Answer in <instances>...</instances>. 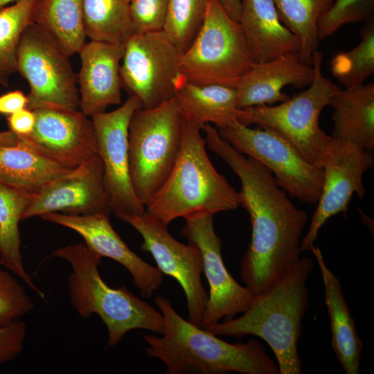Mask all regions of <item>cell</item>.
<instances>
[{
    "instance_id": "obj_3",
    "label": "cell",
    "mask_w": 374,
    "mask_h": 374,
    "mask_svg": "<svg viewBox=\"0 0 374 374\" xmlns=\"http://www.w3.org/2000/svg\"><path fill=\"white\" fill-rule=\"evenodd\" d=\"M313 268L311 258L301 257L267 290L254 295L241 316L219 322L210 330L217 336L259 337L272 350L279 374L302 373L298 342L309 307L307 281Z\"/></svg>"
},
{
    "instance_id": "obj_15",
    "label": "cell",
    "mask_w": 374,
    "mask_h": 374,
    "mask_svg": "<svg viewBox=\"0 0 374 374\" xmlns=\"http://www.w3.org/2000/svg\"><path fill=\"white\" fill-rule=\"evenodd\" d=\"M140 107L139 99L129 96L116 109L91 117L103 164L104 184L114 214L139 215L145 212V206L133 188L129 168V125L134 112Z\"/></svg>"
},
{
    "instance_id": "obj_16",
    "label": "cell",
    "mask_w": 374,
    "mask_h": 374,
    "mask_svg": "<svg viewBox=\"0 0 374 374\" xmlns=\"http://www.w3.org/2000/svg\"><path fill=\"white\" fill-rule=\"evenodd\" d=\"M33 111L35 115L33 132L18 137L33 150L72 170L98 155L93 121L82 111L60 108Z\"/></svg>"
},
{
    "instance_id": "obj_20",
    "label": "cell",
    "mask_w": 374,
    "mask_h": 374,
    "mask_svg": "<svg viewBox=\"0 0 374 374\" xmlns=\"http://www.w3.org/2000/svg\"><path fill=\"white\" fill-rule=\"evenodd\" d=\"M313 78V66L302 62L298 53L256 63L235 89L238 108L285 102L290 98L283 92L285 87L292 85L301 88L309 86Z\"/></svg>"
},
{
    "instance_id": "obj_12",
    "label": "cell",
    "mask_w": 374,
    "mask_h": 374,
    "mask_svg": "<svg viewBox=\"0 0 374 374\" xmlns=\"http://www.w3.org/2000/svg\"><path fill=\"white\" fill-rule=\"evenodd\" d=\"M114 215L140 233L141 248L151 253L158 269L179 283L186 299L188 320L200 326L208 294L201 280L203 261L197 247L177 241L168 232V224L146 211L139 215Z\"/></svg>"
},
{
    "instance_id": "obj_17",
    "label": "cell",
    "mask_w": 374,
    "mask_h": 374,
    "mask_svg": "<svg viewBox=\"0 0 374 374\" xmlns=\"http://www.w3.org/2000/svg\"><path fill=\"white\" fill-rule=\"evenodd\" d=\"M99 154L71 172L48 182L37 191L21 221L51 213L83 215L112 212Z\"/></svg>"
},
{
    "instance_id": "obj_25",
    "label": "cell",
    "mask_w": 374,
    "mask_h": 374,
    "mask_svg": "<svg viewBox=\"0 0 374 374\" xmlns=\"http://www.w3.org/2000/svg\"><path fill=\"white\" fill-rule=\"evenodd\" d=\"M35 193L0 180V265L45 299L44 293L27 273L21 251L19 222Z\"/></svg>"
},
{
    "instance_id": "obj_8",
    "label": "cell",
    "mask_w": 374,
    "mask_h": 374,
    "mask_svg": "<svg viewBox=\"0 0 374 374\" xmlns=\"http://www.w3.org/2000/svg\"><path fill=\"white\" fill-rule=\"evenodd\" d=\"M255 64L239 23L216 0H208L202 26L180 55L184 78L197 85L235 89Z\"/></svg>"
},
{
    "instance_id": "obj_42",
    "label": "cell",
    "mask_w": 374,
    "mask_h": 374,
    "mask_svg": "<svg viewBox=\"0 0 374 374\" xmlns=\"http://www.w3.org/2000/svg\"><path fill=\"white\" fill-rule=\"evenodd\" d=\"M130 2L132 1V0H128Z\"/></svg>"
},
{
    "instance_id": "obj_4",
    "label": "cell",
    "mask_w": 374,
    "mask_h": 374,
    "mask_svg": "<svg viewBox=\"0 0 374 374\" xmlns=\"http://www.w3.org/2000/svg\"><path fill=\"white\" fill-rule=\"evenodd\" d=\"M52 258L65 260L71 265L67 285L71 305L82 318L94 314L100 317L107 329L109 347L116 346L134 329L161 335L163 317L161 312L125 286L109 287L99 273L102 258L84 242L58 248L46 260Z\"/></svg>"
},
{
    "instance_id": "obj_32",
    "label": "cell",
    "mask_w": 374,
    "mask_h": 374,
    "mask_svg": "<svg viewBox=\"0 0 374 374\" xmlns=\"http://www.w3.org/2000/svg\"><path fill=\"white\" fill-rule=\"evenodd\" d=\"M208 0H168L163 28L181 55L190 46L204 23Z\"/></svg>"
},
{
    "instance_id": "obj_27",
    "label": "cell",
    "mask_w": 374,
    "mask_h": 374,
    "mask_svg": "<svg viewBox=\"0 0 374 374\" xmlns=\"http://www.w3.org/2000/svg\"><path fill=\"white\" fill-rule=\"evenodd\" d=\"M335 0H274L281 22L300 41V60L312 66L313 55L318 50L319 22Z\"/></svg>"
},
{
    "instance_id": "obj_34",
    "label": "cell",
    "mask_w": 374,
    "mask_h": 374,
    "mask_svg": "<svg viewBox=\"0 0 374 374\" xmlns=\"http://www.w3.org/2000/svg\"><path fill=\"white\" fill-rule=\"evenodd\" d=\"M11 271L0 269V326L19 319L34 308L24 285Z\"/></svg>"
},
{
    "instance_id": "obj_22",
    "label": "cell",
    "mask_w": 374,
    "mask_h": 374,
    "mask_svg": "<svg viewBox=\"0 0 374 374\" xmlns=\"http://www.w3.org/2000/svg\"><path fill=\"white\" fill-rule=\"evenodd\" d=\"M320 269L325 290V305L330 317L331 345L346 374H357L360 369L363 343L346 303L339 280L326 265L321 251L311 250Z\"/></svg>"
},
{
    "instance_id": "obj_39",
    "label": "cell",
    "mask_w": 374,
    "mask_h": 374,
    "mask_svg": "<svg viewBox=\"0 0 374 374\" xmlns=\"http://www.w3.org/2000/svg\"><path fill=\"white\" fill-rule=\"evenodd\" d=\"M226 12L235 21H239L241 0H216Z\"/></svg>"
},
{
    "instance_id": "obj_36",
    "label": "cell",
    "mask_w": 374,
    "mask_h": 374,
    "mask_svg": "<svg viewBox=\"0 0 374 374\" xmlns=\"http://www.w3.org/2000/svg\"><path fill=\"white\" fill-rule=\"evenodd\" d=\"M26 335V325L19 319L0 326V364L10 362L19 355Z\"/></svg>"
},
{
    "instance_id": "obj_14",
    "label": "cell",
    "mask_w": 374,
    "mask_h": 374,
    "mask_svg": "<svg viewBox=\"0 0 374 374\" xmlns=\"http://www.w3.org/2000/svg\"><path fill=\"white\" fill-rule=\"evenodd\" d=\"M374 164L371 151L332 137L322 164L324 179L317 207L301 240V252L312 249L321 228L332 216L345 212L352 195L363 199V175Z\"/></svg>"
},
{
    "instance_id": "obj_29",
    "label": "cell",
    "mask_w": 374,
    "mask_h": 374,
    "mask_svg": "<svg viewBox=\"0 0 374 374\" xmlns=\"http://www.w3.org/2000/svg\"><path fill=\"white\" fill-rule=\"evenodd\" d=\"M130 3L128 0H83L86 36L124 45L134 34Z\"/></svg>"
},
{
    "instance_id": "obj_7",
    "label": "cell",
    "mask_w": 374,
    "mask_h": 374,
    "mask_svg": "<svg viewBox=\"0 0 374 374\" xmlns=\"http://www.w3.org/2000/svg\"><path fill=\"white\" fill-rule=\"evenodd\" d=\"M184 119L175 97L133 114L128 130L130 178L145 206L165 181L178 157Z\"/></svg>"
},
{
    "instance_id": "obj_38",
    "label": "cell",
    "mask_w": 374,
    "mask_h": 374,
    "mask_svg": "<svg viewBox=\"0 0 374 374\" xmlns=\"http://www.w3.org/2000/svg\"><path fill=\"white\" fill-rule=\"evenodd\" d=\"M28 98L21 90L17 89L0 95V114L9 116L27 107Z\"/></svg>"
},
{
    "instance_id": "obj_35",
    "label": "cell",
    "mask_w": 374,
    "mask_h": 374,
    "mask_svg": "<svg viewBox=\"0 0 374 374\" xmlns=\"http://www.w3.org/2000/svg\"><path fill=\"white\" fill-rule=\"evenodd\" d=\"M168 0H132L130 15L134 33L163 30Z\"/></svg>"
},
{
    "instance_id": "obj_13",
    "label": "cell",
    "mask_w": 374,
    "mask_h": 374,
    "mask_svg": "<svg viewBox=\"0 0 374 374\" xmlns=\"http://www.w3.org/2000/svg\"><path fill=\"white\" fill-rule=\"evenodd\" d=\"M213 215L198 212L185 218L180 233L201 253L209 294L200 327L210 330L222 319L243 313L254 295L229 274L222 256V241L214 229Z\"/></svg>"
},
{
    "instance_id": "obj_5",
    "label": "cell",
    "mask_w": 374,
    "mask_h": 374,
    "mask_svg": "<svg viewBox=\"0 0 374 374\" xmlns=\"http://www.w3.org/2000/svg\"><path fill=\"white\" fill-rule=\"evenodd\" d=\"M201 128L184 121L180 150L168 177L145 205L150 215L169 224L198 212L212 215L236 209L240 194L213 166Z\"/></svg>"
},
{
    "instance_id": "obj_10",
    "label": "cell",
    "mask_w": 374,
    "mask_h": 374,
    "mask_svg": "<svg viewBox=\"0 0 374 374\" xmlns=\"http://www.w3.org/2000/svg\"><path fill=\"white\" fill-rule=\"evenodd\" d=\"M69 57L57 40L35 21L26 28L17 72L29 85L27 108L80 109L78 77Z\"/></svg>"
},
{
    "instance_id": "obj_24",
    "label": "cell",
    "mask_w": 374,
    "mask_h": 374,
    "mask_svg": "<svg viewBox=\"0 0 374 374\" xmlns=\"http://www.w3.org/2000/svg\"><path fill=\"white\" fill-rule=\"evenodd\" d=\"M184 121L199 128L215 124L218 128L237 120V94L233 88L221 85H197L184 80L175 96Z\"/></svg>"
},
{
    "instance_id": "obj_18",
    "label": "cell",
    "mask_w": 374,
    "mask_h": 374,
    "mask_svg": "<svg viewBox=\"0 0 374 374\" xmlns=\"http://www.w3.org/2000/svg\"><path fill=\"white\" fill-rule=\"evenodd\" d=\"M109 215L105 213L83 215L51 213L39 217L74 231L94 253L121 264L131 274L132 283L141 296L150 298L161 287L163 274L128 247L112 227Z\"/></svg>"
},
{
    "instance_id": "obj_11",
    "label": "cell",
    "mask_w": 374,
    "mask_h": 374,
    "mask_svg": "<svg viewBox=\"0 0 374 374\" xmlns=\"http://www.w3.org/2000/svg\"><path fill=\"white\" fill-rule=\"evenodd\" d=\"M180 53L163 30L133 34L124 44L120 74L122 87L141 107H157L175 96L185 80Z\"/></svg>"
},
{
    "instance_id": "obj_28",
    "label": "cell",
    "mask_w": 374,
    "mask_h": 374,
    "mask_svg": "<svg viewBox=\"0 0 374 374\" xmlns=\"http://www.w3.org/2000/svg\"><path fill=\"white\" fill-rule=\"evenodd\" d=\"M35 22L49 32L70 56L86 42L83 0H41Z\"/></svg>"
},
{
    "instance_id": "obj_9",
    "label": "cell",
    "mask_w": 374,
    "mask_h": 374,
    "mask_svg": "<svg viewBox=\"0 0 374 374\" xmlns=\"http://www.w3.org/2000/svg\"><path fill=\"white\" fill-rule=\"evenodd\" d=\"M255 129L237 120L219 128L220 136L234 149L267 168L277 184L290 196L309 204L320 197L324 171L308 163L281 133L266 125Z\"/></svg>"
},
{
    "instance_id": "obj_21",
    "label": "cell",
    "mask_w": 374,
    "mask_h": 374,
    "mask_svg": "<svg viewBox=\"0 0 374 374\" xmlns=\"http://www.w3.org/2000/svg\"><path fill=\"white\" fill-rule=\"evenodd\" d=\"M238 23L256 63L299 53V39L280 20L274 0H241Z\"/></svg>"
},
{
    "instance_id": "obj_2",
    "label": "cell",
    "mask_w": 374,
    "mask_h": 374,
    "mask_svg": "<svg viewBox=\"0 0 374 374\" xmlns=\"http://www.w3.org/2000/svg\"><path fill=\"white\" fill-rule=\"evenodd\" d=\"M154 303L163 317L161 335L144 334L146 354L161 361L167 374H279L278 366L256 339L231 344L184 319L166 298Z\"/></svg>"
},
{
    "instance_id": "obj_41",
    "label": "cell",
    "mask_w": 374,
    "mask_h": 374,
    "mask_svg": "<svg viewBox=\"0 0 374 374\" xmlns=\"http://www.w3.org/2000/svg\"><path fill=\"white\" fill-rule=\"evenodd\" d=\"M20 0H0V10L6 7L10 3H16Z\"/></svg>"
},
{
    "instance_id": "obj_40",
    "label": "cell",
    "mask_w": 374,
    "mask_h": 374,
    "mask_svg": "<svg viewBox=\"0 0 374 374\" xmlns=\"http://www.w3.org/2000/svg\"><path fill=\"white\" fill-rule=\"evenodd\" d=\"M18 141V136L10 130L0 131V145H14Z\"/></svg>"
},
{
    "instance_id": "obj_30",
    "label": "cell",
    "mask_w": 374,
    "mask_h": 374,
    "mask_svg": "<svg viewBox=\"0 0 374 374\" xmlns=\"http://www.w3.org/2000/svg\"><path fill=\"white\" fill-rule=\"evenodd\" d=\"M41 0H20L0 10V86L17 71V52L26 28L35 21Z\"/></svg>"
},
{
    "instance_id": "obj_33",
    "label": "cell",
    "mask_w": 374,
    "mask_h": 374,
    "mask_svg": "<svg viewBox=\"0 0 374 374\" xmlns=\"http://www.w3.org/2000/svg\"><path fill=\"white\" fill-rule=\"evenodd\" d=\"M374 0H335L319 22V38L325 39L348 24L373 17Z\"/></svg>"
},
{
    "instance_id": "obj_19",
    "label": "cell",
    "mask_w": 374,
    "mask_h": 374,
    "mask_svg": "<svg viewBox=\"0 0 374 374\" xmlns=\"http://www.w3.org/2000/svg\"><path fill=\"white\" fill-rule=\"evenodd\" d=\"M124 45L90 40L78 53L80 110L91 117L121 103L120 74Z\"/></svg>"
},
{
    "instance_id": "obj_31",
    "label": "cell",
    "mask_w": 374,
    "mask_h": 374,
    "mask_svg": "<svg viewBox=\"0 0 374 374\" xmlns=\"http://www.w3.org/2000/svg\"><path fill=\"white\" fill-rule=\"evenodd\" d=\"M360 42L350 51L337 53L330 62L332 75L345 87L363 84L374 72V20L365 21Z\"/></svg>"
},
{
    "instance_id": "obj_6",
    "label": "cell",
    "mask_w": 374,
    "mask_h": 374,
    "mask_svg": "<svg viewBox=\"0 0 374 374\" xmlns=\"http://www.w3.org/2000/svg\"><path fill=\"white\" fill-rule=\"evenodd\" d=\"M323 53L313 55L314 78L308 88L274 106L259 105L238 109L237 121L249 126L266 125L285 136L310 164L322 168L332 136L320 127L323 109L341 88L322 73Z\"/></svg>"
},
{
    "instance_id": "obj_26",
    "label": "cell",
    "mask_w": 374,
    "mask_h": 374,
    "mask_svg": "<svg viewBox=\"0 0 374 374\" xmlns=\"http://www.w3.org/2000/svg\"><path fill=\"white\" fill-rule=\"evenodd\" d=\"M74 170L51 161L19 139L14 145H0V180L18 188L36 192Z\"/></svg>"
},
{
    "instance_id": "obj_37",
    "label": "cell",
    "mask_w": 374,
    "mask_h": 374,
    "mask_svg": "<svg viewBox=\"0 0 374 374\" xmlns=\"http://www.w3.org/2000/svg\"><path fill=\"white\" fill-rule=\"evenodd\" d=\"M9 130L18 137L30 134L34 128L35 115L33 110L25 107L7 116Z\"/></svg>"
},
{
    "instance_id": "obj_23",
    "label": "cell",
    "mask_w": 374,
    "mask_h": 374,
    "mask_svg": "<svg viewBox=\"0 0 374 374\" xmlns=\"http://www.w3.org/2000/svg\"><path fill=\"white\" fill-rule=\"evenodd\" d=\"M332 138L374 149V84L341 89L331 99Z\"/></svg>"
},
{
    "instance_id": "obj_1",
    "label": "cell",
    "mask_w": 374,
    "mask_h": 374,
    "mask_svg": "<svg viewBox=\"0 0 374 374\" xmlns=\"http://www.w3.org/2000/svg\"><path fill=\"white\" fill-rule=\"evenodd\" d=\"M202 130L207 147L240 180V206L251 223V238L241 260L240 275L245 287L253 295L260 294L301 258L308 213L292 203L267 168L234 149L211 124Z\"/></svg>"
}]
</instances>
